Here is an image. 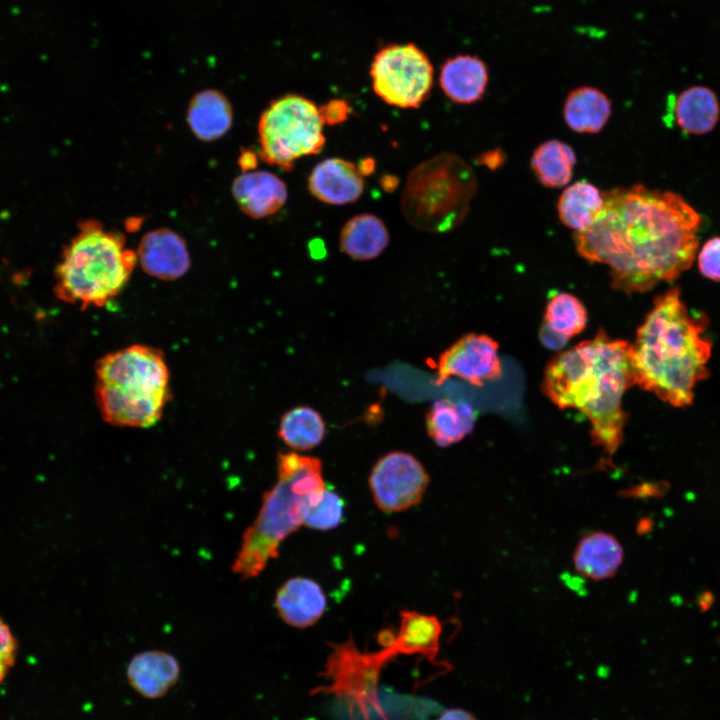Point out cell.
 <instances>
[{"instance_id": "obj_29", "label": "cell", "mask_w": 720, "mask_h": 720, "mask_svg": "<svg viewBox=\"0 0 720 720\" xmlns=\"http://www.w3.org/2000/svg\"><path fill=\"white\" fill-rule=\"evenodd\" d=\"M543 323L570 340L586 327L587 312L577 297L559 292L548 301Z\"/></svg>"}, {"instance_id": "obj_36", "label": "cell", "mask_w": 720, "mask_h": 720, "mask_svg": "<svg viewBox=\"0 0 720 720\" xmlns=\"http://www.w3.org/2000/svg\"><path fill=\"white\" fill-rule=\"evenodd\" d=\"M437 720H478L477 717L471 712L460 709L452 708L444 711Z\"/></svg>"}, {"instance_id": "obj_6", "label": "cell", "mask_w": 720, "mask_h": 720, "mask_svg": "<svg viewBox=\"0 0 720 720\" xmlns=\"http://www.w3.org/2000/svg\"><path fill=\"white\" fill-rule=\"evenodd\" d=\"M137 262L122 233L82 221L56 266L55 295L82 309L104 306L124 288Z\"/></svg>"}, {"instance_id": "obj_18", "label": "cell", "mask_w": 720, "mask_h": 720, "mask_svg": "<svg viewBox=\"0 0 720 720\" xmlns=\"http://www.w3.org/2000/svg\"><path fill=\"white\" fill-rule=\"evenodd\" d=\"M488 83V69L478 57L462 54L445 60L440 69L439 84L445 95L458 104L479 101Z\"/></svg>"}, {"instance_id": "obj_7", "label": "cell", "mask_w": 720, "mask_h": 720, "mask_svg": "<svg viewBox=\"0 0 720 720\" xmlns=\"http://www.w3.org/2000/svg\"><path fill=\"white\" fill-rule=\"evenodd\" d=\"M476 186L475 173L464 160L452 153L437 154L409 173L402 212L418 230L450 231L466 217Z\"/></svg>"}, {"instance_id": "obj_8", "label": "cell", "mask_w": 720, "mask_h": 720, "mask_svg": "<svg viewBox=\"0 0 720 720\" xmlns=\"http://www.w3.org/2000/svg\"><path fill=\"white\" fill-rule=\"evenodd\" d=\"M323 124L319 108L305 97L288 94L273 100L258 122L260 159L291 171L295 160L323 149Z\"/></svg>"}, {"instance_id": "obj_30", "label": "cell", "mask_w": 720, "mask_h": 720, "mask_svg": "<svg viewBox=\"0 0 720 720\" xmlns=\"http://www.w3.org/2000/svg\"><path fill=\"white\" fill-rule=\"evenodd\" d=\"M344 515V500L327 487L314 503L305 505L302 511L303 524L316 530H330L340 525Z\"/></svg>"}, {"instance_id": "obj_20", "label": "cell", "mask_w": 720, "mask_h": 720, "mask_svg": "<svg viewBox=\"0 0 720 720\" xmlns=\"http://www.w3.org/2000/svg\"><path fill=\"white\" fill-rule=\"evenodd\" d=\"M624 550L610 533L596 531L583 537L575 549L576 570L586 578L602 581L613 577L620 568Z\"/></svg>"}, {"instance_id": "obj_41", "label": "cell", "mask_w": 720, "mask_h": 720, "mask_svg": "<svg viewBox=\"0 0 720 720\" xmlns=\"http://www.w3.org/2000/svg\"><path fill=\"white\" fill-rule=\"evenodd\" d=\"M649 523H650V520H648V519L641 520L637 526L638 533L642 534V533L647 532L648 529L650 528Z\"/></svg>"}, {"instance_id": "obj_4", "label": "cell", "mask_w": 720, "mask_h": 720, "mask_svg": "<svg viewBox=\"0 0 720 720\" xmlns=\"http://www.w3.org/2000/svg\"><path fill=\"white\" fill-rule=\"evenodd\" d=\"M325 488L320 459L279 453L277 481L263 495L257 518L244 532L232 571L243 580L258 576L278 556L282 541L303 524L304 506L314 503Z\"/></svg>"}, {"instance_id": "obj_23", "label": "cell", "mask_w": 720, "mask_h": 720, "mask_svg": "<svg viewBox=\"0 0 720 720\" xmlns=\"http://www.w3.org/2000/svg\"><path fill=\"white\" fill-rule=\"evenodd\" d=\"M389 243L384 222L376 215L363 213L349 219L339 235L341 250L352 259L364 261L378 257Z\"/></svg>"}, {"instance_id": "obj_15", "label": "cell", "mask_w": 720, "mask_h": 720, "mask_svg": "<svg viewBox=\"0 0 720 720\" xmlns=\"http://www.w3.org/2000/svg\"><path fill=\"white\" fill-rule=\"evenodd\" d=\"M232 195L239 208L254 219L280 210L287 200V187L275 174L252 170L242 172L232 184Z\"/></svg>"}, {"instance_id": "obj_37", "label": "cell", "mask_w": 720, "mask_h": 720, "mask_svg": "<svg viewBox=\"0 0 720 720\" xmlns=\"http://www.w3.org/2000/svg\"><path fill=\"white\" fill-rule=\"evenodd\" d=\"M257 155L253 151H243L239 157V165L243 172L252 171L257 167Z\"/></svg>"}, {"instance_id": "obj_14", "label": "cell", "mask_w": 720, "mask_h": 720, "mask_svg": "<svg viewBox=\"0 0 720 720\" xmlns=\"http://www.w3.org/2000/svg\"><path fill=\"white\" fill-rule=\"evenodd\" d=\"M308 189L322 202L343 205L360 198L364 180L354 163L341 158H328L311 171Z\"/></svg>"}, {"instance_id": "obj_28", "label": "cell", "mask_w": 720, "mask_h": 720, "mask_svg": "<svg viewBox=\"0 0 720 720\" xmlns=\"http://www.w3.org/2000/svg\"><path fill=\"white\" fill-rule=\"evenodd\" d=\"M325 431V422L319 412L308 406H296L282 415L278 436L288 447L306 451L323 441Z\"/></svg>"}, {"instance_id": "obj_1", "label": "cell", "mask_w": 720, "mask_h": 720, "mask_svg": "<svg viewBox=\"0 0 720 720\" xmlns=\"http://www.w3.org/2000/svg\"><path fill=\"white\" fill-rule=\"evenodd\" d=\"M603 196L600 216L574 242L583 258L609 266L615 289L645 292L691 267L702 218L681 195L636 184Z\"/></svg>"}, {"instance_id": "obj_32", "label": "cell", "mask_w": 720, "mask_h": 720, "mask_svg": "<svg viewBox=\"0 0 720 720\" xmlns=\"http://www.w3.org/2000/svg\"><path fill=\"white\" fill-rule=\"evenodd\" d=\"M17 654V643L9 627L0 618V682L7 676L14 665Z\"/></svg>"}, {"instance_id": "obj_34", "label": "cell", "mask_w": 720, "mask_h": 720, "mask_svg": "<svg viewBox=\"0 0 720 720\" xmlns=\"http://www.w3.org/2000/svg\"><path fill=\"white\" fill-rule=\"evenodd\" d=\"M540 339L542 343L553 350H558L566 345L569 341L565 337L561 336L557 332L550 329L546 324H542L540 329Z\"/></svg>"}, {"instance_id": "obj_38", "label": "cell", "mask_w": 720, "mask_h": 720, "mask_svg": "<svg viewBox=\"0 0 720 720\" xmlns=\"http://www.w3.org/2000/svg\"><path fill=\"white\" fill-rule=\"evenodd\" d=\"M356 166L362 176H367L374 172L375 161L371 158L361 159Z\"/></svg>"}, {"instance_id": "obj_3", "label": "cell", "mask_w": 720, "mask_h": 720, "mask_svg": "<svg viewBox=\"0 0 720 720\" xmlns=\"http://www.w3.org/2000/svg\"><path fill=\"white\" fill-rule=\"evenodd\" d=\"M706 328L705 315L689 311L679 287L658 295L631 345L635 384L674 407L691 405L696 384L709 375Z\"/></svg>"}, {"instance_id": "obj_22", "label": "cell", "mask_w": 720, "mask_h": 720, "mask_svg": "<svg viewBox=\"0 0 720 720\" xmlns=\"http://www.w3.org/2000/svg\"><path fill=\"white\" fill-rule=\"evenodd\" d=\"M475 419V410L468 402L440 399L426 414V429L437 446L448 447L472 432Z\"/></svg>"}, {"instance_id": "obj_35", "label": "cell", "mask_w": 720, "mask_h": 720, "mask_svg": "<svg viewBox=\"0 0 720 720\" xmlns=\"http://www.w3.org/2000/svg\"><path fill=\"white\" fill-rule=\"evenodd\" d=\"M657 490H659V488H657V484L645 483L630 489L623 490L622 492H620V494L625 497L642 498L657 495Z\"/></svg>"}, {"instance_id": "obj_16", "label": "cell", "mask_w": 720, "mask_h": 720, "mask_svg": "<svg viewBox=\"0 0 720 720\" xmlns=\"http://www.w3.org/2000/svg\"><path fill=\"white\" fill-rule=\"evenodd\" d=\"M274 605L286 624L306 628L322 617L327 600L317 582L306 577H293L278 589Z\"/></svg>"}, {"instance_id": "obj_33", "label": "cell", "mask_w": 720, "mask_h": 720, "mask_svg": "<svg viewBox=\"0 0 720 720\" xmlns=\"http://www.w3.org/2000/svg\"><path fill=\"white\" fill-rule=\"evenodd\" d=\"M324 123L336 125L345 121L350 113V107L345 100L334 99L319 107Z\"/></svg>"}, {"instance_id": "obj_2", "label": "cell", "mask_w": 720, "mask_h": 720, "mask_svg": "<svg viewBox=\"0 0 720 720\" xmlns=\"http://www.w3.org/2000/svg\"><path fill=\"white\" fill-rule=\"evenodd\" d=\"M635 385L632 346L599 330L546 366L543 392L559 408H576L591 424L594 445L612 457L623 441L622 397Z\"/></svg>"}, {"instance_id": "obj_13", "label": "cell", "mask_w": 720, "mask_h": 720, "mask_svg": "<svg viewBox=\"0 0 720 720\" xmlns=\"http://www.w3.org/2000/svg\"><path fill=\"white\" fill-rule=\"evenodd\" d=\"M136 254L142 269L161 280L178 279L190 266V256L184 239L167 228L146 233Z\"/></svg>"}, {"instance_id": "obj_17", "label": "cell", "mask_w": 720, "mask_h": 720, "mask_svg": "<svg viewBox=\"0 0 720 720\" xmlns=\"http://www.w3.org/2000/svg\"><path fill=\"white\" fill-rule=\"evenodd\" d=\"M130 686L141 696L158 699L177 683L180 665L168 652L147 650L136 654L126 670Z\"/></svg>"}, {"instance_id": "obj_19", "label": "cell", "mask_w": 720, "mask_h": 720, "mask_svg": "<svg viewBox=\"0 0 720 720\" xmlns=\"http://www.w3.org/2000/svg\"><path fill=\"white\" fill-rule=\"evenodd\" d=\"M442 623L434 615L417 611L402 610L400 627L387 648L393 656L397 654H419L434 661L440 648Z\"/></svg>"}, {"instance_id": "obj_25", "label": "cell", "mask_w": 720, "mask_h": 720, "mask_svg": "<svg viewBox=\"0 0 720 720\" xmlns=\"http://www.w3.org/2000/svg\"><path fill=\"white\" fill-rule=\"evenodd\" d=\"M611 114V102L595 87H579L569 92L563 115L568 127L578 133H598Z\"/></svg>"}, {"instance_id": "obj_12", "label": "cell", "mask_w": 720, "mask_h": 720, "mask_svg": "<svg viewBox=\"0 0 720 720\" xmlns=\"http://www.w3.org/2000/svg\"><path fill=\"white\" fill-rule=\"evenodd\" d=\"M501 375L498 344L483 334H466L438 358L436 383L442 384L450 377H458L472 385L482 386Z\"/></svg>"}, {"instance_id": "obj_9", "label": "cell", "mask_w": 720, "mask_h": 720, "mask_svg": "<svg viewBox=\"0 0 720 720\" xmlns=\"http://www.w3.org/2000/svg\"><path fill=\"white\" fill-rule=\"evenodd\" d=\"M433 66L413 43L389 44L373 57L370 76L375 94L399 108H417L433 86Z\"/></svg>"}, {"instance_id": "obj_31", "label": "cell", "mask_w": 720, "mask_h": 720, "mask_svg": "<svg viewBox=\"0 0 720 720\" xmlns=\"http://www.w3.org/2000/svg\"><path fill=\"white\" fill-rule=\"evenodd\" d=\"M698 268L706 278L720 282V236L704 243L698 253Z\"/></svg>"}, {"instance_id": "obj_26", "label": "cell", "mask_w": 720, "mask_h": 720, "mask_svg": "<svg viewBox=\"0 0 720 720\" xmlns=\"http://www.w3.org/2000/svg\"><path fill=\"white\" fill-rule=\"evenodd\" d=\"M603 208V192L586 180L568 186L562 192L557 204L559 219L576 233L588 230L596 222Z\"/></svg>"}, {"instance_id": "obj_27", "label": "cell", "mask_w": 720, "mask_h": 720, "mask_svg": "<svg viewBox=\"0 0 720 720\" xmlns=\"http://www.w3.org/2000/svg\"><path fill=\"white\" fill-rule=\"evenodd\" d=\"M576 164L574 150L568 144L551 139L533 152L530 165L538 181L548 188H560L571 180Z\"/></svg>"}, {"instance_id": "obj_5", "label": "cell", "mask_w": 720, "mask_h": 720, "mask_svg": "<svg viewBox=\"0 0 720 720\" xmlns=\"http://www.w3.org/2000/svg\"><path fill=\"white\" fill-rule=\"evenodd\" d=\"M169 394V370L156 348L131 345L105 355L96 364V404L111 425H154Z\"/></svg>"}, {"instance_id": "obj_11", "label": "cell", "mask_w": 720, "mask_h": 720, "mask_svg": "<svg viewBox=\"0 0 720 720\" xmlns=\"http://www.w3.org/2000/svg\"><path fill=\"white\" fill-rule=\"evenodd\" d=\"M331 647L324 672L332 682L327 691L358 707L373 703L380 670L393 655L387 648L374 653L361 652L352 639Z\"/></svg>"}, {"instance_id": "obj_21", "label": "cell", "mask_w": 720, "mask_h": 720, "mask_svg": "<svg viewBox=\"0 0 720 720\" xmlns=\"http://www.w3.org/2000/svg\"><path fill=\"white\" fill-rule=\"evenodd\" d=\"M186 118L194 136L203 141H213L231 128L232 106L219 90L204 89L191 98Z\"/></svg>"}, {"instance_id": "obj_39", "label": "cell", "mask_w": 720, "mask_h": 720, "mask_svg": "<svg viewBox=\"0 0 720 720\" xmlns=\"http://www.w3.org/2000/svg\"><path fill=\"white\" fill-rule=\"evenodd\" d=\"M503 161V156L499 153L485 154L482 157L481 162L485 163L489 167H497Z\"/></svg>"}, {"instance_id": "obj_10", "label": "cell", "mask_w": 720, "mask_h": 720, "mask_svg": "<svg viewBox=\"0 0 720 720\" xmlns=\"http://www.w3.org/2000/svg\"><path fill=\"white\" fill-rule=\"evenodd\" d=\"M368 483L376 506L392 513L418 505L427 490L429 476L412 454L392 451L375 463Z\"/></svg>"}, {"instance_id": "obj_40", "label": "cell", "mask_w": 720, "mask_h": 720, "mask_svg": "<svg viewBox=\"0 0 720 720\" xmlns=\"http://www.w3.org/2000/svg\"><path fill=\"white\" fill-rule=\"evenodd\" d=\"M397 179L393 176H384L381 179L382 187L387 191H393L397 186Z\"/></svg>"}, {"instance_id": "obj_24", "label": "cell", "mask_w": 720, "mask_h": 720, "mask_svg": "<svg viewBox=\"0 0 720 720\" xmlns=\"http://www.w3.org/2000/svg\"><path fill=\"white\" fill-rule=\"evenodd\" d=\"M673 111L677 125L692 135L712 131L720 116L716 94L705 86H692L682 91L674 102Z\"/></svg>"}]
</instances>
